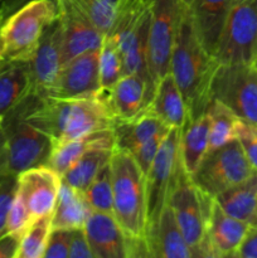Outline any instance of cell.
<instances>
[{
	"instance_id": "6da1fadb",
	"label": "cell",
	"mask_w": 257,
	"mask_h": 258,
	"mask_svg": "<svg viewBox=\"0 0 257 258\" xmlns=\"http://www.w3.org/2000/svg\"><path fill=\"white\" fill-rule=\"evenodd\" d=\"M217 67L218 62L201 42L190 18L180 8L169 72L181 92L190 120L206 112L211 103Z\"/></svg>"
},
{
	"instance_id": "7a4b0ae2",
	"label": "cell",
	"mask_w": 257,
	"mask_h": 258,
	"mask_svg": "<svg viewBox=\"0 0 257 258\" xmlns=\"http://www.w3.org/2000/svg\"><path fill=\"white\" fill-rule=\"evenodd\" d=\"M113 216L127 241L128 257L149 256L146 246V175L127 150L115 146L111 156Z\"/></svg>"
},
{
	"instance_id": "3957f363",
	"label": "cell",
	"mask_w": 257,
	"mask_h": 258,
	"mask_svg": "<svg viewBox=\"0 0 257 258\" xmlns=\"http://www.w3.org/2000/svg\"><path fill=\"white\" fill-rule=\"evenodd\" d=\"M57 18L54 0H29L0 25L4 59L28 60L45 28Z\"/></svg>"
},
{
	"instance_id": "277c9868",
	"label": "cell",
	"mask_w": 257,
	"mask_h": 258,
	"mask_svg": "<svg viewBox=\"0 0 257 258\" xmlns=\"http://www.w3.org/2000/svg\"><path fill=\"white\" fill-rule=\"evenodd\" d=\"M7 139L8 174L18 176L28 169L47 165L54 141L33 125L15 106L0 118Z\"/></svg>"
},
{
	"instance_id": "5b68a950",
	"label": "cell",
	"mask_w": 257,
	"mask_h": 258,
	"mask_svg": "<svg viewBox=\"0 0 257 258\" xmlns=\"http://www.w3.org/2000/svg\"><path fill=\"white\" fill-rule=\"evenodd\" d=\"M211 201L198 190L181 165L168 203L193 257H208L206 227Z\"/></svg>"
},
{
	"instance_id": "8992f818",
	"label": "cell",
	"mask_w": 257,
	"mask_h": 258,
	"mask_svg": "<svg viewBox=\"0 0 257 258\" xmlns=\"http://www.w3.org/2000/svg\"><path fill=\"white\" fill-rule=\"evenodd\" d=\"M214 58L218 64L253 66L257 58V9L252 0L232 5L219 33Z\"/></svg>"
},
{
	"instance_id": "52a82bcc",
	"label": "cell",
	"mask_w": 257,
	"mask_h": 258,
	"mask_svg": "<svg viewBox=\"0 0 257 258\" xmlns=\"http://www.w3.org/2000/svg\"><path fill=\"white\" fill-rule=\"evenodd\" d=\"M254 171L241 144L233 140L207 153L190 179L199 191L214 198L222 191L243 183Z\"/></svg>"
},
{
	"instance_id": "ba28073f",
	"label": "cell",
	"mask_w": 257,
	"mask_h": 258,
	"mask_svg": "<svg viewBox=\"0 0 257 258\" xmlns=\"http://www.w3.org/2000/svg\"><path fill=\"white\" fill-rule=\"evenodd\" d=\"M211 96L241 120L257 126V72L253 66L218 64Z\"/></svg>"
},
{
	"instance_id": "9c48e42d",
	"label": "cell",
	"mask_w": 257,
	"mask_h": 258,
	"mask_svg": "<svg viewBox=\"0 0 257 258\" xmlns=\"http://www.w3.org/2000/svg\"><path fill=\"white\" fill-rule=\"evenodd\" d=\"M180 135L181 128H170L146 174L148 228L158 221L168 204L171 189L181 168Z\"/></svg>"
},
{
	"instance_id": "30bf717a",
	"label": "cell",
	"mask_w": 257,
	"mask_h": 258,
	"mask_svg": "<svg viewBox=\"0 0 257 258\" xmlns=\"http://www.w3.org/2000/svg\"><path fill=\"white\" fill-rule=\"evenodd\" d=\"M180 17L179 0H150L148 70L154 86L168 75Z\"/></svg>"
},
{
	"instance_id": "8fae6325",
	"label": "cell",
	"mask_w": 257,
	"mask_h": 258,
	"mask_svg": "<svg viewBox=\"0 0 257 258\" xmlns=\"http://www.w3.org/2000/svg\"><path fill=\"white\" fill-rule=\"evenodd\" d=\"M63 64L62 33L58 18L44 29L34 52L28 59L32 91L38 96H49Z\"/></svg>"
},
{
	"instance_id": "7c38bea8",
	"label": "cell",
	"mask_w": 257,
	"mask_h": 258,
	"mask_svg": "<svg viewBox=\"0 0 257 258\" xmlns=\"http://www.w3.org/2000/svg\"><path fill=\"white\" fill-rule=\"evenodd\" d=\"M100 49L88 50L63 63L49 96L80 98L100 93Z\"/></svg>"
},
{
	"instance_id": "4fadbf2b",
	"label": "cell",
	"mask_w": 257,
	"mask_h": 258,
	"mask_svg": "<svg viewBox=\"0 0 257 258\" xmlns=\"http://www.w3.org/2000/svg\"><path fill=\"white\" fill-rule=\"evenodd\" d=\"M62 176L49 165L28 169L17 176V191L22 196L32 219L53 213Z\"/></svg>"
},
{
	"instance_id": "5bb4252c",
	"label": "cell",
	"mask_w": 257,
	"mask_h": 258,
	"mask_svg": "<svg viewBox=\"0 0 257 258\" xmlns=\"http://www.w3.org/2000/svg\"><path fill=\"white\" fill-rule=\"evenodd\" d=\"M54 3L57 5V18L62 33L63 63L76 55L101 47L105 34L86 15L66 0H54Z\"/></svg>"
},
{
	"instance_id": "9a60e30c",
	"label": "cell",
	"mask_w": 257,
	"mask_h": 258,
	"mask_svg": "<svg viewBox=\"0 0 257 258\" xmlns=\"http://www.w3.org/2000/svg\"><path fill=\"white\" fill-rule=\"evenodd\" d=\"M249 224L233 218L212 198L207 211V252L208 257H234L243 242Z\"/></svg>"
},
{
	"instance_id": "2e32d148",
	"label": "cell",
	"mask_w": 257,
	"mask_h": 258,
	"mask_svg": "<svg viewBox=\"0 0 257 258\" xmlns=\"http://www.w3.org/2000/svg\"><path fill=\"white\" fill-rule=\"evenodd\" d=\"M93 258H126L127 241L112 213L91 211L85 226Z\"/></svg>"
},
{
	"instance_id": "e0dca14e",
	"label": "cell",
	"mask_w": 257,
	"mask_h": 258,
	"mask_svg": "<svg viewBox=\"0 0 257 258\" xmlns=\"http://www.w3.org/2000/svg\"><path fill=\"white\" fill-rule=\"evenodd\" d=\"M236 0H179L180 8L188 14L199 39L214 55L217 40L227 14Z\"/></svg>"
},
{
	"instance_id": "ac0fdd59",
	"label": "cell",
	"mask_w": 257,
	"mask_h": 258,
	"mask_svg": "<svg viewBox=\"0 0 257 258\" xmlns=\"http://www.w3.org/2000/svg\"><path fill=\"white\" fill-rule=\"evenodd\" d=\"M115 117V125L138 117L149 106L151 93L146 81L139 75H123L106 96Z\"/></svg>"
},
{
	"instance_id": "d6986e66",
	"label": "cell",
	"mask_w": 257,
	"mask_h": 258,
	"mask_svg": "<svg viewBox=\"0 0 257 258\" xmlns=\"http://www.w3.org/2000/svg\"><path fill=\"white\" fill-rule=\"evenodd\" d=\"M146 246L149 257L193 258L169 203L158 221L146 229Z\"/></svg>"
},
{
	"instance_id": "ffe728a7",
	"label": "cell",
	"mask_w": 257,
	"mask_h": 258,
	"mask_svg": "<svg viewBox=\"0 0 257 258\" xmlns=\"http://www.w3.org/2000/svg\"><path fill=\"white\" fill-rule=\"evenodd\" d=\"M148 108L170 128H183L190 121L183 96L170 72L156 83Z\"/></svg>"
},
{
	"instance_id": "44dd1931",
	"label": "cell",
	"mask_w": 257,
	"mask_h": 258,
	"mask_svg": "<svg viewBox=\"0 0 257 258\" xmlns=\"http://www.w3.org/2000/svg\"><path fill=\"white\" fill-rule=\"evenodd\" d=\"M115 146L116 140L93 145L70 166L62 175V180L80 193H83L98 173L110 163Z\"/></svg>"
},
{
	"instance_id": "7402d4cb",
	"label": "cell",
	"mask_w": 257,
	"mask_h": 258,
	"mask_svg": "<svg viewBox=\"0 0 257 258\" xmlns=\"http://www.w3.org/2000/svg\"><path fill=\"white\" fill-rule=\"evenodd\" d=\"M32 91L28 60L3 59L0 63V118Z\"/></svg>"
},
{
	"instance_id": "603a6c76",
	"label": "cell",
	"mask_w": 257,
	"mask_h": 258,
	"mask_svg": "<svg viewBox=\"0 0 257 258\" xmlns=\"http://www.w3.org/2000/svg\"><path fill=\"white\" fill-rule=\"evenodd\" d=\"M209 148V115L202 113L189 121L180 135V161L183 169L189 176L193 175Z\"/></svg>"
},
{
	"instance_id": "cb8c5ba5",
	"label": "cell",
	"mask_w": 257,
	"mask_h": 258,
	"mask_svg": "<svg viewBox=\"0 0 257 258\" xmlns=\"http://www.w3.org/2000/svg\"><path fill=\"white\" fill-rule=\"evenodd\" d=\"M116 136V146L123 150H133L136 146L155 136L166 134L170 127L156 117L148 107L134 120L120 122L113 126Z\"/></svg>"
},
{
	"instance_id": "d4e9b609",
	"label": "cell",
	"mask_w": 257,
	"mask_h": 258,
	"mask_svg": "<svg viewBox=\"0 0 257 258\" xmlns=\"http://www.w3.org/2000/svg\"><path fill=\"white\" fill-rule=\"evenodd\" d=\"M90 213L91 208L86 203L82 193L62 180L52 214V229L73 231L83 228Z\"/></svg>"
},
{
	"instance_id": "484cf974",
	"label": "cell",
	"mask_w": 257,
	"mask_h": 258,
	"mask_svg": "<svg viewBox=\"0 0 257 258\" xmlns=\"http://www.w3.org/2000/svg\"><path fill=\"white\" fill-rule=\"evenodd\" d=\"M214 199L226 213L251 226L257 208V171L243 183L222 191Z\"/></svg>"
},
{
	"instance_id": "4316f807",
	"label": "cell",
	"mask_w": 257,
	"mask_h": 258,
	"mask_svg": "<svg viewBox=\"0 0 257 258\" xmlns=\"http://www.w3.org/2000/svg\"><path fill=\"white\" fill-rule=\"evenodd\" d=\"M110 140H116L113 127L97 131V133L90 134V135L82 136V138L73 139V140L70 141H65V143L55 144L53 146L52 154H50L47 165L54 169L62 176L85 151H87L88 149L92 148L96 144Z\"/></svg>"
},
{
	"instance_id": "83f0119b",
	"label": "cell",
	"mask_w": 257,
	"mask_h": 258,
	"mask_svg": "<svg viewBox=\"0 0 257 258\" xmlns=\"http://www.w3.org/2000/svg\"><path fill=\"white\" fill-rule=\"evenodd\" d=\"M207 112L209 115V148L208 153L237 140L241 118L219 101L212 100Z\"/></svg>"
},
{
	"instance_id": "f1b7e54d",
	"label": "cell",
	"mask_w": 257,
	"mask_h": 258,
	"mask_svg": "<svg viewBox=\"0 0 257 258\" xmlns=\"http://www.w3.org/2000/svg\"><path fill=\"white\" fill-rule=\"evenodd\" d=\"M100 93L106 97L123 76L122 55L115 40L106 34L100 49Z\"/></svg>"
},
{
	"instance_id": "f546056e",
	"label": "cell",
	"mask_w": 257,
	"mask_h": 258,
	"mask_svg": "<svg viewBox=\"0 0 257 258\" xmlns=\"http://www.w3.org/2000/svg\"><path fill=\"white\" fill-rule=\"evenodd\" d=\"M52 214L34 219L20 237L17 258H43L52 232Z\"/></svg>"
},
{
	"instance_id": "4dcf8cb0",
	"label": "cell",
	"mask_w": 257,
	"mask_h": 258,
	"mask_svg": "<svg viewBox=\"0 0 257 258\" xmlns=\"http://www.w3.org/2000/svg\"><path fill=\"white\" fill-rule=\"evenodd\" d=\"M91 211L113 214V189L111 161L98 173L82 193Z\"/></svg>"
},
{
	"instance_id": "1f68e13d",
	"label": "cell",
	"mask_w": 257,
	"mask_h": 258,
	"mask_svg": "<svg viewBox=\"0 0 257 258\" xmlns=\"http://www.w3.org/2000/svg\"><path fill=\"white\" fill-rule=\"evenodd\" d=\"M80 10L103 34L112 28L117 12V0H66Z\"/></svg>"
},
{
	"instance_id": "d6a6232c",
	"label": "cell",
	"mask_w": 257,
	"mask_h": 258,
	"mask_svg": "<svg viewBox=\"0 0 257 258\" xmlns=\"http://www.w3.org/2000/svg\"><path fill=\"white\" fill-rule=\"evenodd\" d=\"M32 222L33 219L30 217V213L28 211L27 206H25L24 201H23L22 196L15 189L14 198H13L9 214H8L7 232L22 237V234L32 224Z\"/></svg>"
},
{
	"instance_id": "836d02e7",
	"label": "cell",
	"mask_w": 257,
	"mask_h": 258,
	"mask_svg": "<svg viewBox=\"0 0 257 258\" xmlns=\"http://www.w3.org/2000/svg\"><path fill=\"white\" fill-rule=\"evenodd\" d=\"M168 133L155 136V138L145 141V143H143L141 145L136 146L133 150L128 151V153L134 156V159H135L136 163L139 164V166H140L141 170L144 171L145 175L148 174L149 169H150L151 164H153L154 159H155L156 154H158L159 149H160L161 143L164 141L165 136L168 135Z\"/></svg>"
},
{
	"instance_id": "e575fe53",
	"label": "cell",
	"mask_w": 257,
	"mask_h": 258,
	"mask_svg": "<svg viewBox=\"0 0 257 258\" xmlns=\"http://www.w3.org/2000/svg\"><path fill=\"white\" fill-rule=\"evenodd\" d=\"M17 189V176L8 174L0 180V237L7 233V222L10 206Z\"/></svg>"
},
{
	"instance_id": "d590c367",
	"label": "cell",
	"mask_w": 257,
	"mask_h": 258,
	"mask_svg": "<svg viewBox=\"0 0 257 258\" xmlns=\"http://www.w3.org/2000/svg\"><path fill=\"white\" fill-rule=\"evenodd\" d=\"M237 140L241 144L251 165L257 171V126L241 120Z\"/></svg>"
},
{
	"instance_id": "8d00e7d4",
	"label": "cell",
	"mask_w": 257,
	"mask_h": 258,
	"mask_svg": "<svg viewBox=\"0 0 257 258\" xmlns=\"http://www.w3.org/2000/svg\"><path fill=\"white\" fill-rule=\"evenodd\" d=\"M71 232L68 229H52L43 258H68Z\"/></svg>"
},
{
	"instance_id": "74e56055",
	"label": "cell",
	"mask_w": 257,
	"mask_h": 258,
	"mask_svg": "<svg viewBox=\"0 0 257 258\" xmlns=\"http://www.w3.org/2000/svg\"><path fill=\"white\" fill-rule=\"evenodd\" d=\"M70 258H93V253L91 251V247L88 244L87 238L83 228L73 229L71 232V243L70 252H68Z\"/></svg>"
},
{
	"instance_id": "f35d334b",
	"label": "cell",
	"mask_w": 257,
	"mask_h": 258,
	"mask_svg": "<svg viewBox=\"0 0 257 258\" xmlns=\"http://www.w3.org/2000/svg\"><path fill=\"white\" fill-rule=\"evenodd\" d=\"M234 257L257 258V226L249 227L248 232Z\"/></svg>"
},
{
	"instance_id": "ab89813d",
	"label": "cell",
	"mask_w": 257,
	"mask_h": 258,
	"mask_svg": "<svg viewBox=\"0 0 257 258\" xmlns=\"http://www.w3.org/2000/svg\"><path fill=\"white\" fill-rule=\"evenodd\" d=\"M20 237L7 232L0 237V258H17Z\"/></svg>"
},
{
	"instance_id": "60d3db41",
	"label": "cell",
	"mask_w": 257,
	"mask_h": 258,
	"mask_svg": "<svg viewBox=\"0 0 257 258\" xmlns=\"http://www.w3.org/2000/svg\"><path fill=\"white\" fill-rule=\"evenodd\" d=\"M8 175V159H7V139L0 122V180Z\"/></svg>"
},
{
	"instance_id": "b9f144b4",
	"label": "cell",
	"mask_w": 257,
	"mask_h": 258,
	"mask_svg": "<svg viewBox=\"0 0 257 258\" xmlns=\"http://www.w3.org/2000/svg\"><path fill=\"white\" fill-rule=\"evenodd\" d=\"M27 2H29V0H0V3H2L4 9L8 12V14H10V13H13L14 10H17L18 8H20Z\"/></svg>"
},
{
	"instance_id": "7bdbcfd3",
	"label": "cell",
	"mask_w": 257,
	"mask_h": 258,
	"mask_svg": "<svg viewBox=\"0 0 257 258\" xmlns=\"http://www.w3.org/2000/svg\"><path fill=\"white\" fill-rule=\"evenodd\" d=\"M4 59V47H3V40L2 37H0V63Z\"/></svg>"
},
{
	"instance_id": "ee69618b",
	"label": "cell",
	"mask_w": 257,
	"mask_h": 258,
	"mask_svg": "<svg viewBox=\"0 0 257 258\" xmlns=\"http://www.w3.org/2000/svg\"><path fill=\"white\" fill-rule=\"evenodd\" d=\"M7 17H8L7 13H5L4 10H0V25H2V23L4 22V19H5V18H7Z\"/></svg>"
},
{
	"instance_id": "f6af8a7d",
	"label": "cell",
	"mask_w": 257,
	"mask_h": 258,
	"mask_svg": "<svg viewBox=\"0 0 257 258\" xmlns=\"http://www.w3.org/2000/svg\"><path fill=\"white\" fill-rule=\"evenodd\" d=\"M257 226V208H256V213H254V218H253V222H252L251 227H256Z\"/></svg>"
},
{
	"instance_id": "bcb514c9",
	"label": "cell",
	"mask_w": 257,
	"mask_h": 258,
	"mask_svg": "<svg viewBox=\"0 0 257 258\" xmlns=\"http://www.w3.org/2000/svg\"><path fill=\"white\" fill-rule=\"evenodd\" d=\"M131 2H140V0H118V4H121V3H131Z\"/></svg>"
},
{
	"instance_id": "7dc6e473",
	"label": "cell",
	"mask_w": 257,
	"mask_h": 258,
	"mask_svg": "<svg viewBox=\"0 0 257 258\" xmlns=\"http://www.w3.org/2000/svg\"><path fill=\"white\" fill-rule=\"evenodd\" d=\"M0 10H4V12L7 13V14H8V12H7V10L4 9V7H3V5H2V3H0ZM8 15H9V14H8Z\"/></svg>"
},
{
	"instance_id": "c3c4849f",
	"label": "cell",
	"mask_w": 257,
	"mask_h": 258,
	"mask_svg": "<svg viewBox=\"0 0 257 258\" xmlns=\"http://www.w3.org/2000/svg\"><path fill=\"white\" fill-rule=\"evenodd\" d=\"M253 67H254V70H256V72H257V58H256V60H254V63H253Z\"/></svg>"
},
{
	"instance_id": "681fc988",
	"label": "cell",
	"mask_w": 257,
	"mask_h": 258,
	"mask_svg": "<svg viewBox=\"0 0 257 258\" xmlns=\"http://www.w3.org/2000/svg\"><path fill=\"white\" fill-rule=\"evenodd\" d=\"M252 3H253V5L256 7V9H257V0H252Z\"/></svg>"
},
{
	"instance_id": "f907efd6",
	"label": "cell",
	"mask_w": 257,
	"mask_h": 258,
	"mask_svg": "<svg viewBox=\"0 0 257 258\" xmlns=\"http://www.w3.org/2000/svg\"><path fill=\"white\" fill-rule=\"evenodd\" d=\"M236 2H241V0H236Z\"/></svg>"
}]
</instances>
